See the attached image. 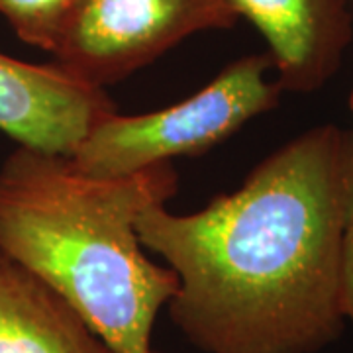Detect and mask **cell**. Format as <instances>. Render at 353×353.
Instances as JSON below:
<instances>
[{
	"mask_svg": "<svg viewBox=\"0 0 353 353\" xmlns=\"http://www.w3.org/2000/svg\"><path fill=\"white\" fill-rule=\"evenodd\" d=\"M353 208L350 132H304L241 189L192 214L143 210L136 232L179 279L169 316L206 353H316L336 341L341 241Z\"/></svg>",
	"mask_w": 353,
	"mask_h": 353,
	"instance_id": "6da1fadb",
	"label": "cell"
},
{
	"mask_svg": "<svg viewBox=\"0 0 353 353\" xmlns=\"http://www.w3.org/2000/svg\"><path fill=\"white\" fill-rule=\"evenodd\" d=\"M179 189L171 163L92 176L69 155L18 145L0 165V252L71 304L118 353H153L176 275L141 252L139 214Z\"/></svg>",
	"mask_w": 353,
	"mask_h": 353,
	"instance_id": "7a4b0ae2",
	"label": "cell"
},
{
	"mask_svg": "<svg viewBox=\"0 0 353 353\" xmlns=\"http://www.w3.org/2000/svg\"><path fill=\"white\" fill-rule=\"evenodd\" d=\"M269 53L245 55L230 63L194 97L165 110L139 116H104L90 128L71 157L92 176H126L173 157L199 155L236 134L243 124L279 104L283 88Z\"/></svg>",
	"mask_w": 353,
	"mask_h": 353,
	"instance_id": "3957f363",
	"label": "cell"
},
{
	"mask_svg": "<svg viewBox=\"0 0 353 353\" xmlns=\"http://www.w3.org/2000/svg\"><path fill=\"white\" fill-rule=\"evenodd\" d=\"M236 22L226 0H79L51 53L69 75L104 88L192 34Z\"/></svg>",
	"mask_w": 353,
	"mask_h": 353,
	"instance_id": "277c9868",
	"label": "cell"
},
{
	"mask_svg": "<svg viewBox=\"0 0 353 353\" xmlns=\"http://www.w3.org/2000/svg\"><path fill=\"white\" fill-rule=\"evenodd\" d=\"M116 112L104 88L59 65H34L0 53V132L32 150L73 155L90 128Z\"/></svg>",
	"mask_w": 353,
	"mask_h": 353,
	"instance_id": "5b68a950",
	"label": "cell"
},
{
	"mask_svg": "<svg viewBox=\"0 0 353 353\" xmlns=\"http://www.w3.org/2000/svg\"><path fill=\"white\" fill-rule=\"evenodd\" d=\"M267 41L277 83L314 92L340 71L353 39L347 0H226Z\"/></svg>",
	"mask_w": 353,
	"mask_h": 353,
	"instance_id": "8992f818",
	"label": "cell"
},
{
	"mask_svg": "<svg viewBox=\"0 0 353 353\" xmlns=\"http://www.w3.org/2000/svg\"><path fill=\"white\" fill-rule=\"evenodd\" d=\"M0 353H118L71 304L0 252Z\"/></svg>",
	"mask_w": 353,
	"mask_h": 353,
	"instance_id": "52a82bcc",
	"label": "cell"
},
{
	"mask_svg": "<svg viewBox=\"0 0 353 353\" xmlns=\"http://www.w3.org/2000/svg\"><path fill=\"white\" fill-rule=\"evenodd\" d=\"M79 0H0V14L28 46L53 51Z\"/></svg>",
	"mask_w": 353,
	"mask_h": 353,
	"instance_id": "ba28073f",
	"label": "cell"
},
{
	"mask_svg": "<svg viewBox=\"0 0 353 353\" xmlns=\"http://www.w3.org/2000/svg\"><path fill=\"white\" fill-rule=\"evenodd\" d=\"M340 304L343 320L353 326V208L347 218L340 261Z\"/></svg>",
	"mask_w": 353,
	"mask_h": 353,
	"instance_id": "9c48e42d",
	"label": "cell"
},
{
	"mask_svg": "<svg viewBox=\"0 0 353 353\" xmlns=\"http://www.w3.org/2000/svg\"><path fill=\"white\" fill-rule=\"evenodd\" d=\"M350 108H352V114H353V90H352V97H350ZM350 138H352V145H353V130L350 132Z\"/></svg>",
	"mask_w": 353,
	"mask_h": 353,
	"instance_id": "30bf717a",
	"label": "cell"
},
{
	"mask_svg": "<svg viewBox=\"0 0 353 353\" xmlns=\"http://www.w3.org/2000/svg\"><path fill=\"white\" fill-rule=\"evenodd\" d=\"M153 353H155V352H153Z\"/></svg>",
	"mask_w": 353,
	"mask_h": 353,
	"instance_id": "8fae6325",
	"label": "cell"
}]
</instances>
